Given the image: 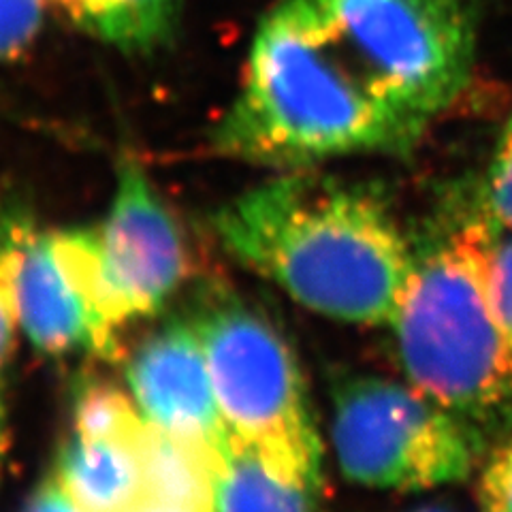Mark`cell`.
<instances>
[{
    "label": "cell",
    "mask_w": 512,
    "mask_h": 512,
    "mask_svg": "<svg viewBox=\"0 0 512 512\" xmlns=\"http://www.w3.org/2000/svg\"><path fill=\"white\" fill-rule=\"evenodd\" d=\"M7 448V425H5V406H3V391H0V470H3V455Z\"/></svg>",
    "instance_id": "obj_21"
},
{
    "label": "cell",
    "mask_w": 512,
    "mask_h": 512,
    "mask_svg": "<svg viewBox=\"0 0 512 512\" xmlns=\"http://www.w3.org/2000/svg\"><path fill=\"white\" fill-rule=\"evenodd\" d=\"M146 500L216 512V453L165 434L150 423L139 442Z\"/></svg>",
    "instance_id": "obj_11"
},
{
    "label": "cell",
    "mask_w": 512,
    "mask_h": 512,
    "mask_svg": "<svg viewBox=\"0 0 512 512\" xmlns=\"http://www.w3.org/2000/svg\"><path fill=\"white\" fill-rule=\"evenodd\" d=\"M141 436L120 440L73 434L62 446L54 476L84 512H131L146 502Z\"/></svg>",
    "instance_id": "obj_10"
},
{
    "label": "cell",
    "mask_w": 512,
    "mask_h": 512,
    "mask_svg": "<svg viewBox=\"0 0 512 512\" xmlns=\"http://www.w3.org/2000/svg\"><path fill=\"white\" fill-rule=\"evenodd\" d=\"M331 440L344 476L372 489L425 491L466 480L474 427L414 384L344 378L333 389Z\"/></svg>",
    "instance_id": "obj_5"
},
{
    "label": "cell",
    "mask_w": 512,
    "mask_h": 512,
    "mask_svg": "<svg viewBox=\"0 0 512 512\" xmlns=\"http://www.w3.org/2000/svg\"><path fill=\"white\" fill-rule=\"evenodd\" d=\"M94 237L103 310L118 329L165 308L188 278L180 224L133 160L120 165L114 199Z\"/></svg>",
    "instance_id": "obj_6"
},
{
    "label": "cell",
    "mask_w": 512,
    "mask_h": 512,
    "mask_svg": "<svg viewBox=\"0 0 512 512\" xmlns=\"http://www.w3.org/2000/svg\"><path fill=\"white\" fill-rule=\"evenodd\" d=\"M491 295L500 323L512 344V233L495 239L491 256Z\"/></svg>",
    "instance_id": "obj_18"
},
{
    "label": "cell",
    "mask_w": 512,
    "mask_h": 512,
    "mask_svg": "<svg viewBox=\"0 0 512 512\" xmlns=\"http://www.w3.org/2000/svg\"><path fill=\"white\" fill-rule=\"evenodd\" d=\"M32 224L18 207L0 210V376L11 359L15 331L20 327L18 301H15V271H18L24 242Z\"/></svg>",
    "instance_id": "obj_14"
},
{
    "label": "cell",
    "mask_w": 512,
    "mask_h": 512,
    "mask_svg": "<svg viewBox=\"0 0 512 512\" xmlns=\"http://www.w3.org/2000/svg\"><path fill=\"white\" fill-rule=\"evenodd\" d=\"M222 248L303 308L355 325H391L416 254L372 188L284 171L212 218Z\"/></svg>",
    "instance_id": "obj_2"
},
{
    "label": "cell",
    "mask_w": 512,
    "mask_h": 512,
    "mask_svg": "<svg viewBox=\"0 0 512 512\" xmlns=\"http://www.w3.org/2000/svg\"><path fill=\"white\" fill-rule=\"evenodd\" d=\"M480 203L483 216L495 231L512 233V114L495 146Z\"/></svg>",
    "instance_id": "obj_15"
},
{
    "label": "cell",
    "mask_w": 512,
    "mask_h": 512,
    "mask_svg": "<svg viewBox=\"0 0 512 512\" xmlns=\"http://www.w3.org/2000/svg\"><path fill=\"white\" fill-rule=\"evenodd\" d=\"M45 11V0H0V62L15 60L35 43Z\"/></svg>",
    "instance_id": "obj_16"
},
{
    "label": "cell",
    "mask_w": 512,
    "mask_h": 512,
    "mask_svg": "<svg viewBox=\"0 0 512 512\" xmlns=\"http://www.w3.org/2000/svg\"><path fill=\"white\" fill-rule=\"evenodd\" d=\"M15 301L20 329L45 355H118V329L94 308L82 282L56 244L54 233L32 229L15 271Z\"/></svg>",
    "instance_id": "obj_8"
},
{
    "label": "cell",
    "mask_w": 512,
    "mask_h": 512,
    "mask_svg": "<svg viewBox=\"0 0 512 512\" xmlns=\"http://www.w3.org/2000/svg\"><path fill=\"white\" fill-rule=\"evenodd\" d=\"M148 421L143 419L131 393L109 382H86L73 402V434L84 438L135 440Z\"/></svg>",
    "instance_id": "obj_13"
},
{
    "label": "cell",
    "mask_w": 512,
    "mask_h": 512,
    "mask_svg": "<svg viewBox=\"0 0 512 512\" xmlns=\"http://www.w3.org/2000/svg\"><path fill=\"white\" fill-rule=\"evenodd\" d=\"M476 43L478 0H276L239 90L303 146L391 150L461 99Z\"/></svg>",
    "instance_id": "obj_1"
},
{
    "label": "cell",
    "mask_w": 512,
    "mask_h": 512,
    "mask_svg": "<svg viewBox=\"0 0 512 512\" xmlns=\"http://www.w3.org/2000/svg\"><path fill=\"white\" fill-rule=\"evenodd\" d=\"M478 495L483 512H512V436L491 453Z\"/></svg>",
    "instance_id": "obj_17"
},
{
    "label": "cell",
    "mask_w": 512,
    "mask_h": 512,
    "mask_svg": "<svg viewBox=\"0 0 512 512\" xmlns=\"http://www.w3.org/2000/svg\"><path fill=\"white\" fill-rule=\"evenodd\" d=\"M323 476L231 436L216 457V512H316Z\"/></svg>",
    "instance_id": "obj_9"
},
{
    "label": "cell",
    "mask_w": 512,
    "mask_h": 512,
    "mask_svg": "<svg viewBox=\"0 0 512 512\" xmlns=\"http://www.w3.org/2000/svg\"><path fill=\"white\" fill-rule=\"evenodd\" d=\"M231 434L323 476V442L293 346L261 308L216 291L192 316Z\"/></svg>",
    "instance_id": "obj_4"
},
{
    "label": "cell",
    "mask_w": 512,
    "mask_h": 512,
    "mask_svg": "<svg viewBox=\"0 0 512 512\" xmlns=\"http://www.w3.org/2000/svg\"><path fill=\"white\" fill-rule=\"evenodd\" d=\"M86 35L122 52H152L180 20L182 0H45Z\"/></svg>",
    "instance_id": "obj_12"
},
{
    "label": "cell",
    "mask_w": 512,
    "mask_h": 512,
    "mask_svg": "<svg viewBox=\"0 0 512 512\" xmlns=\"http://www.w3.org/2000/svg\"><path fill=\"white\" fill-rule=\"evenodd\" d=\"M131 512H195V510H188V508H178V506H169V504H160V502H152L146 500L141 502L135 510Z\"/></svg>",
    "instance_id": "obj_20"
},
{
    "label": "cell",
    "mask_w": 512,
    "mask_h": 512,
    "mask_svg": "<svg viewBox=\"0 0 512 512\" xmlns=\"http://www.w3.org/2000/svg\"><path fill=\"white\" fill-rule=\"evenodd\" d=\"M495 239L483 216L416 256L391 323L410 382L468 423L512 404V344L491 295Z\"/></svg>",
    "instance_id": "obj_3"
},
{
    "label": "cell",
    "mask_w": 512,
    "mask_h": 512,
    "mask_svg": "<svg viewBox=\"0 0 512 512\" xmlns=\"http://www.w3.org/2000/svg\"><path fill=\"white\" fill-rule=\"evenodd\" d=\"M414 512H451V510L440 508V506H425V508H419V510H414Z\"/></svg>",
    "instance_id": "obj_22"
},
{
    "label": "cell",
    "mask_w": 512,
    "mask_h": 512,
    "mask_svg": "<svg viewBox=\"0 0 512 512\" xmlns=\"http://www.w3.org/2000/svg\"><path fill=\"white\" fill-rule=\"evenodd\" d=\"M22 512H84L71 498L69 493L60 487L56 476L47 478L39 489L32 493V498L24 506Z\"/></svg>",
    "instance_id": "obj_19"
},
{
    "label": "cell",
    "mask_w": 512,
    "mask_h": 512,
    "mask_svg": "<svg viewBox=\"0 0 512 512\" xmlns=\"http://www.w3.org/2000/svg\"><path fill=\"white\" fill-rule=\"evenodd\" d=\"M128 393L152 427L220 453L231 440L192 318L152 331L126 363Z\"/></svg>",
    "instance_id": "obj_7"
}]
</instances>
